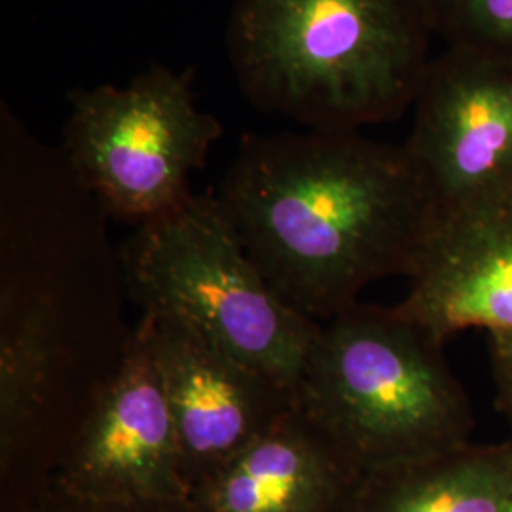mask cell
<instances>
[{"mask_svg":"<svg viewBox=\"0 0 512 512\" xmlns=\"http://www.w3.org/2000/svg\"><path fill=\"white\" fill-rule=\"evenodd\" d=\"M401 310L440 340L512 330V198L440 217Z\"/></svg>","mask_w":512,"mask_h":512,"instance_id":"cell-10","label":"cell"},{"mask_svg":"<svg viewBox=\"0 0 512 512\" xmlns=\"http://www.w3.org/2000/svg\"><path fill=\"white\" fill-rule=\"evenodd\" d=\"M433 35L425 0H234L226 40L255 109L359 131L414 105Z\"/></svg>","mask_w":512,"mask_h":512,"instance_id":"cell-3","label":"cell"},{"mask_svg":"<svg viewBox=\"0 0 512 512\" xmlns=\"http://www.w3.org/2000/svg\"><path fill=\"white\" fill-rule=\"evenodd\" d=\"M298 404L365 476L471 442L473 406L444 340L399 306L355 302L311 344Z\"/></svg>","mask_w":512,"mask_h":512,"instance_id":"cell-4","label":"cell"},{"mask_svg":"<svg viewBox=\"0 0 512 512\" xmlns=\"http://www.w3.org/2000/svg\"><path fill=\"white\" fill-rule=\"evenodd\" d=\"M107 213L61 147L0 105V512L57 475L133 327Z\"/></svg>","mask_w":512,"mask_h":512,"instance_id":"cell-1","label":"cell"},{"mask_svg":"<svg viewBox=\"0 0 512 512\" xmlns=\"http://www.w3.org/2000/svg\"><path fill=\"white\" fill-rule=\"evenodd\" d=\"M446 48L512 63V0H425Z\"/></svg>","mask_w":512,"mask_h":512,"instance_id":"cell-13","label":"cell"},{"mask_svg":"<svg viewBox=\"0 0 512 512\" xmlns=\"http://www.w3.org/2000/svg\"><path fill=\"white\" fill-rule=\"evenodd\" d=\"M2 512H203L188 499L152 501H105L78 495L61 486L55 478L23 499L16 507Z\"/></svg>","mask_w":512,"mask_h":512,"instance_id":"cell-14","label":"cell"},{"mask_svg":"<svg viewBox=\"0 0 512 512\" xmlns=\"http://www.w3.org/2000/svg\"><path fill=\"white\" fill-rule=\"evenodd\" d=\"M512 442L473 444L366 473L349 512H505Z\"/></svg>","mask_w":512,"mask_h":512,"instance_id":"cell-12","label":"cell"},{"mask_svg":"<svg viewBox=\"0 0 512 512\" xmlns=\"http://www.w3.org/2000/svg\"><path fill=\"white\" fill-rule=\"evenodd\" d=\"M361 478L296 404L190 499L203 512H349Z\"/></svg>","mask_w":512,"mask_h":512,"instance_id":"cell-11","label":"cell"},{"mask_svg":"<svg viewBox=\"0 0 512 512\" xmlns=\"http://www.w3.org/2000/svg\"><path fill=\"white\" fill-rule=\"evenodd\" d=\"M61 150L109 219L143 224L183 205L190 175L222 137L219 120L198 109L192 71L152 65L128 86L69 95Z\"/></svg>","mask_w":512,"mask_h":512,"instance_id":"cell-6","label":"cell"},{"mask_svg":"<svg viewBox=\"0 0 512 512\" xmlns=\"http://www.w3.org/2000/svg\"><path fill=\"white\" fill-rule=\"evenodd\" d=\"M217 200L275 293L313 321L420 272L440 211L408 150L359 131L245 135Z\"/></svg>","mask_w":512,"mask_h":512,"instance_id":"cell-2","label":"cell"},{"mask_svg":"<svg viewBox=\"0 0 512 512\" xmlns=\"http://www.w3.org/2000/svg\"><path fill=\"white\" fill-rule=\"evenodd\" d=\"M55 480L105 501L188 499L183 459L147 330L133 325L126 361L61 461Z\"/></svg>","mask_w":512,"mask_h":512,"instance_id":"cell-9","label":"cell"},{"mask_svg":"<svg viewBox=\"0 0 512 512\" xmlns=\"http://www.w3.org/2000/svg\"><path fill=\"white\" fill-rule=\"evenodd\" d=\"M497 406L512 421V330L490 334Z\"/></svg>","mask_w":512,"mask_h":512,"instance_id":"cell-15","label":"cell"},{"mask_svg":"<svg viewBox=\"0 0 512 512\" xmlns=\"http://www.w3.org/2000/svg\"><path fill=\"white\" fill-rule=\"evenodd\" d=\"M404 148L440 217L512 198V63L454 48L431 59Z\"/></svg>","mask_w":512,"mask_h":512,"instance_id":"cell-7","label":"cell"},{"mask_svg":"<svg viewBox=\"0 0 512 512\" xmlns=\"http://www.w3.org/2000/svg\"><path fill=\"white\" fill-rule=\"evenodd\" d=\"M139 321L164 384L192 494L285 418L298 393L177 317L143 313Z\"/></svg>","mask_w":512,"mask_h":512,"instance_id":"cell-8","label":"cell"},{"mask_svg":"<svg viewBox=\"0 0 512 512\" xmlns=\"http://www.w3.org/2000/svg\"><path fill=\"white\" fill-rule=\"evenodd\" d=\"M129 298L171 315L298 389L319 323L291 308L249 258L215 192L137 226L120 249Z\"/></svg>","mask_w":512,"mask_h":512,"instance_id":"cell-5","label":"cell"}]
</instances>
